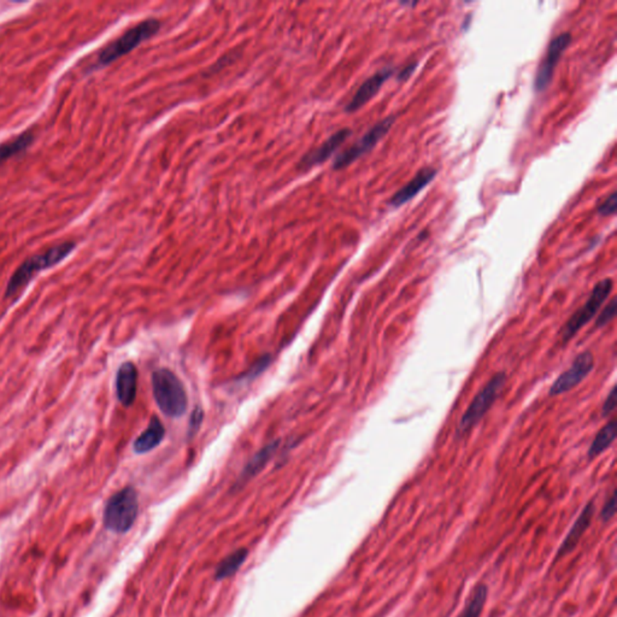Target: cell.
<instances>
[{
    "instance_id": "6da1fadb",
    "label": "cell",
    "mask_w": 617,
    "mask_h": 617,
    "mask_svg": "<svg viewBox=\"0 0 617 617\" xmlns=\"http://www.w3.org/2000/svg\"><path fill=\"white\" fill-rule=\"evenodd\" d=\"M75 247L76 244L74 241H64L62 244L52 246L42 254H34L32 257L27 258L15 270L12 277H10L5 290V298L6 299L11 298L19 290H24L37 272L55 267L58 263L63 262L65 258L74 251Z\"/></svg>"
},
{
    "instance_id": "7a4b0ae2",
    "label": "cell",
    "mask_w": 617,
    "mask_h": 617,
    "mask_svg": "<svg viewBox=\"0 0 617 617\" xmlns=\"http://www.w3.org/2000/svg\"><path fill=\"white\" fill-rule=\"evenodd\" d=\"M153 390L157 406L163 414L180 417L187 410L184 383L169 369H158L153 374Z\"/></svg>"
},
{
    "instance_id": "3957f363",
    "label": "cell",
    "mask_w": 617,
    "mask_h": 617,
    "mask_svg": "<svg viewBox=\"0 0 617 617\" xmlns=\"http://www.w3.org/2000/svg\"><path fill=\"white\" fill-rule=\"evenodd\" d=\"M138 512V493L133 487H125L106 502L103 522L106 530L123 535L133 527Z\"/></svg>"
},
{
    "instance_id": "277c9868",
    "label": "cell",
    "mask_w": 617,
    "mask_h": 617,
    "mask_svg": "<svg viewBox=\"0 0 617 617\" xmlns=\"http://www.w3.org/2000/svg\"><path fill=\"white\" fill-rule=\"evenodd\" d=\"M159 28L161 24L156 19H145L143 22L135 24L134 27L129 28L127 32L123 33L109 45H106L102 51L99 52L96 67L98 68L106 67L114 63L115 60H120L121 57L128 55L129 52L133 51L140 44L156 35Z\"/></svg>"
},
{
    "instance_id": "5b68a950",
    "label": "cell",
    "mask_w": 617,
    "mask_h": 617,
    "mask_svg": "<svg viewBox=\"0 0 617 617\" xmlns=\"http://www.w3.org/2000/svg\"><path fill=\"white\" fill-rule=\"evenodd\" d=\"M507 383L505 374L497 373L489 380V383L475 396L469 406L467 408L464 414L462 416L460 424L457 427V434L462 437L474 428L485 415L489 412L491 406L497 401L498 397L502 393V390Z\"/></svg>"
},
{
    "instance_id": "8992f818",
    "label": "cell",
    "mask_w": 617,
    "mask_h": 617,
    "mask_svg": "<svg viewBox=\"0 0 617 617\" xmlns=\"http://www.w3.org/2000/svg\"><path fill=\"white\" fill-rule=\"evenodd\" d=\"M613 288L614 281L609 277L594 286L589 300L568 320V322L562 328L561 336H562L563 344H566V341L571 340L577 334V332L585 327L586 324L597 315L599 308L602 306L605 300L608 299Z\"/></svg>"
},
{
    "instance_id": "52a82bcc",
    "label": "cell",
    "mask_w": 617,
    "mask_h": 617,
    "mask_svg": "<svg viewBox=\"0 0 617 617\" xmlns=\"http://www.w3.org/2000/svg\"><path fill=\"white\" fill-rule=\"evenodd\" d=\"M394 121H396V116H388L374 125L373 128L369 129L368 132L364 134L363 138L360 139L351 148H347L344 153L336 157L333 168L336 171L344 169L346 166L352 164L356 159H358L360 157L369 153L391 130Z\"/></svg>"
},
{
    "instance_id": "ba28073f",
    "label": "cell",
    "mask_w": 617,
    "mask_h": 617,
    "mask_svg": "<svg viewBox=\"0 0 617 617\" xmlns=\"http://www.w3.org/2000/svg\"><path fill=\"white\" fill-rule=\"evenodd\" d=\"M593 368L594 357L592 352L584 351L580 355L576 356L571 368L566 369L564 373L556 379L553 386L550 387L548 394L551 397L561 396L566 392L571 391L590 375Z\"/></svg>"
},
{
    "instance_id": "9c48e42d",
    "label": "cell",
    "mask_w": 617,
    "mask_h": 617,
    "mask_svg": "<svg viewBox=\"0 0 617 617\" xmlns=\"http://www.w3.org/2000/svg\"><path fill=\"white\" fill-rule=\"evenodd\" d=\"M571 33H562L551 40L548 47V52L544 57L543 62L540 63L537 75H535V86L537 91L541 92L548 87V85L553 81V73L556 69L558 60L562 57L566 47L571 45Z\"/></svg>"
},
{
    "instance_id": "30bf717a",
    "label": "cell",
    "mask_w": 617,
    "mask_h": 617,
    "mask_svg": "<svg viewBox=\"0 0 617 617\" xmlns=\"http://www.w3.org/2000/svg\"><path fill=\"white\" fill-rule=\"evenodd\" d=\"M351 135L350 129H340L336 133L333 134L331 138H328L324 143L318 148L308 153L306 156L302 158L299 162V168L302 171H308L313 166H320L323 162L327 161L342 144L345 143Z\"/></svg>"
},
{
    "instance_id": "8fae6325",
    "label": "cell",
    "mask_w": 617,
    "mask_h": 617,
    "mask_svg": "<svg viewBox=\"0 0 617 617\" xmlns=\"http://www.w3.org/2000/svg\"><path fill=\"white\" fill-rule=\"evenodd\" d=\"M593 515L594 504L593 502H590L584 507V510L581 512L580 516L577 517L575 523L573 525L569 533L566 535V539L563 540L562 545L559 546L557 553L555 556V562L562 559L563 557H566V555H569L575 550L582 535H585L586 530H589Z\"/></svg>"
},
{
    "instance_id": "7c38bea8",
    "label": "cell",
    "mask_w": 617,
    "mask_h": 617,
    "mask_svg": "<svg viewBox=\"0 0 617 617\" xmlns=\"http://www.w3.org/2000/svg\"><path fill=\"white\" fill-rule=\"evenodd\" d=\"M138 390V370L132 362L122 364L116 376V393L123 406H133Z\"/></svg>"
},
{
    "instance_id": "4fadbf2b",
    "label": "cell",
    "mask_w": 617,
    "mask_h": 617,
    "mask_svg": "<svg viewBox=\"0 0 617 617\" xmlns=\"http://www.w3.org/2000/svg\"><path fill=\"white\" fill-rule=\"evenodd\" d=\"M392 74H393V70L391 68H383L378 73H375L373 76H370L368 80H365L360 85V87L357 89V92L355 93V96L351 99L350 103L346 105V111L355 112V111L360 110L364 104H367L372 98L375 97V94L380 91V88L383 87V83L391 78Z\"/></svg>"
},
{
    "instance_id": "5bb4252c",
    "label": "cell",
    "mask_w": 617,
    "mask_h": 617,
    "mask_svg": "<svg viewBox=\"0 0 617 617\" xmlns=\"http://www.w3.org/2000/svg\"><path fill=\"white\" fill-rule=\"evenodd\" d=\"M435 175H437V171L434 168H429V166L417 171V174L415 175L414 179L409 181L408 184H406L404 187H401L392 197L390 204H391L392 207H399L408 203L410 199L414 198L415 195L419 193V191H422L431 181L433 180Z\"/></svg>"
},
{
    "instance_id": "9a60e30c",
    "label": "cell",
    "mask_w": 617,
    "mask_h": 617,
    "mask_svg": "<svg viewBox=\"0 0 617 617\" xmlns=\"http://www.w3.org/2000/svg\"><path fill=\"white\" fill-rule=\"evenodd\" d=\"M166 435V429L159 419L153 417L150 421L148 428L140 434L133 444L134 451L137 453H146L153 451L155 447L161 444L163 437Z\"/></svg>"
},
{
    "instance_id": "2e32d148",
    "label": "cell",
    "mask_w": 617,
    "mask_h": 617,
    "mask_svg": "<svg viewBox=\"0 0 617 617\" xmlns=\"http://www.w3.org/2000/svg\"><path fill=\"white\" fill-rule=\"evenodd\" d=\"M34 139L35 138H34L32 130H28L12 140L1 144L0 145V166L5 162L9 161L10 158L17 156L19 153H24L28 148H31Z\"/></svg>"
},
{
    "instance_id": "e0dca14e",
    "label": "cell",
    "mask_w": 617,
    "mask_h": 617,
    "mask_svg": "<svg viewBox=\"0 0 617 617\" xmlns=\"http://www.w3.org/2000/svg\"><path fill=\"white\" fill-rule=\"evenodd\" d=\"M616 439V421L611 419L599 431L589 450V457L593 460L596 457L607 451Z\"/></svg>"
},
{
    "instance_id": "ac0fdd59",
    "label": "cell",
    "mask_w": 617,
    "mask_h": 617,
    "mask_svg": "<svg viewBox=\"0 0 617 617\" xmlns=\"http://www.w3.org/2000/svg\"><path fill=\"white\" fill-rule=\"evenodd\" d=\"M489 597V589L485 584L475 586L470 594L469 600L460 615L457 617H480L484 611L485 605Z\"/></svg>"
},
{
    "instance_id": "d6986e66",
    "label": "cell",
    "mask_w": 617,
    "mask_h": 617,
    "mask_svg": "<svg viewBox=\"0 0 617 617\" xmlns=\"http://www.w3.org/2000/svg\"><path fill=\"white\" fill-rule=\"evenodd\" d=\"M277 446H279V442H274L270 445L263 447L261 451L257 452V455L249 462V464L245 467L244 471L241 474V480L245 481V480L251 479V478H254V475H257L272 458V453L275 452Z\"/></svg>"
},
{
    "instance_id": "ffe728a7",
    "label": "cell",
    "mask_w": 617,
    "mask_h": 617,
    "mask_svg": "<svg viewBox=\"0 0 617 617\" xmlns=\"http://www.w3.org/2000/svg\"><path fill=\"white\" fill-rule=\"evenodd\" d=\"M247 555H249V553H247L246 548H240V550H236L235 553L229 555L228 557L225 558L217 566V580H223L226 577H231V576L234 575L235 573L239 571L240 566L244 564Z\"/></svg>"
},
{
    "instance_id": "44dd1931",
    "label": "cell",
    "mask_w": 617,
    "mask_h": 617,
    "mask_svg": "<svg viewBox=\"0 0 617 617\" xmlns=\"http://www.w3.org/2000/svg\"><path fill=\"white\" fill-rule=\"evenodd\" d=\"M616 310L617 300L616 298H613V299L610 300V303L604 308L603 311L599 313L598 318L596 320V327H604L610 321H613L615 316H616Z\"/></svg>"
},
{
    "instance_id": "7402d4cb",
    "label": "cell",
    "mask_w": 617,
    "mask_h": 617,
    "mask_svg": "<svg viewBox=\"0 0 617 617\" xmlns=\"http://www.w3.org/2000/svg\"><path fill=\"white\" fill-rule=\"evenodd\" d=\"M617 207V193H613L609 195L608 198L604 200V203L600 204L598 207V214L602 216H611L616 212Z\"/></svg>"
},
{
    "instance_id": "603a6c76",
    "label": "cell",
    "mask_w": 617,
    "mask_h": 617,
    "mask_svg": "<svg viewBox=\"0 0 617 617\" xmlns=\"http://www.w3.org/2000/svg\"><path fill=\"white\" fill-rule=\"evenodd\" d=\"M615 512H616V493L614 492L611 497L609 498L607 503L604 504L600 517L604 522H608L613 519Z\"/></svg>"
},
{
    "instance_id": "cb8c5ba5",
    "label": "cell",
    "mask_w": 617,
    "mask_h": 617,
    "mask_svg": "<svg viewBox=\"0 0 617 617\" xmlns=\"http://www.w3.org/2000/svg\"><path fill=\"white\" fill-rule=\"evenodd\" d=\"M616 404V386H614L613 388H611V391H610V393H609L608 397H607V399H605V401H604L603 408H602V416H604V417H607V416H609V415L611 414V412L615 410Z\"/></svg>"
},
{
    "instance_id": "d4e9b609",
    "label": "cell",
    "mask_w": 617,
    "mask_h": 617,
    "mask_svg": "<svg viewBox=\"0 0 617 617\" xmlns=\"http://www.w3.org/2000/svg\"><path fill=\"white\" fill-rule=\"evenodd\" d=\"M203 422V411L200 408H195L193 414L191 416V422H189V434L193 435L200 428V424Z\"/></svg>"
},
{
    "instance_id": "484cf974",
    "label": "cell",
    "mask_w": 617,
    "mask_h": 617,
    "mask_svg": "<svg viewBox=\"0 0 617 617\" xmlns=\"http://www.w3.org/2000/svg\"><path fill=\"white\" fill-rule=\"evenodd\" d=\"M416 65H417V63H411V64L406 65L404 69H401V73L398 75V78H399V80H406V78H410L411 74H412L415 69H416Z\"/></svg>"
}]
</instances>
